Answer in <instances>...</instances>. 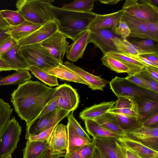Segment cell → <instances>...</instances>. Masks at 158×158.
Masks as SVG:
<instances>
[{"instance_id":"cell-1","label":"cell","mask_w":158,"mask_h":158,"mask_svg":"<svg viewBox=\"0 0 158 158\" xmlns=\"http://www.w3.org/2000/svg\"><path fill=\"white\" fill-rule=\"evenodd\" d=\"M56 90V88L29 80L19 84L14 90L10 101L18 116L25 121L26 129L39 116Z\"/></svg>"},{"instance_id":"cell-2","label":"cell","mask_w":158,"mask_h":158,"mask_svg":"<svg viewBox=\"0 0 158 158\" xmlns=\"http://www.w3.org/2000/svg\"><path fill=\"white\" fill-rule=\"evenodd\" d=\"M51 8L57 23L58 30L73 41L88 29L96 15L92 11L81 12L64 10L52 4Z\"/></svg>"},{"instance_id":"cell-3","label":"cell","mask_w":158,"mask_h":158,"mask_svg":"<svg viewBox=\"0 0 158 158\" xmlns=\"http://www.w3.org/2000/svg\"><path fill=\"white\" fill-rule=\"evenodd\" d=\"M50 0H19L16 3L17 10L26 20L43 25L55 20Z\"/></svg>"},{"instance_id":"cell-4","label":"cell","mask_w":158,"mask_h":158,"mask_svg":"<svg viewBox=\"0 0 158 158\" xmlns=\"http://www.w3.org/2000/svg\"><path fill=\"white\" fill-rule=\"evenodd\" d=\"M20 48L29 66H35L43 69L55 67L61 63L42 45L41 43L23 45Z\"/></svg>"},{"instance_id":"cell-5","label":"cell","mask_w":158,"mask_h":158,"mask_svg":"<svg viewBox=\"0 0 158 158\" xmlns=\"http://www.w3.org/2000/svg\"><path fill=\"white\" fill-rule=\"evenodd\" d=\"M110 88L118 97H127L133 99L138 98H147L158 102V94L142 89L131 82L125 78L117 76L109 82Z\"/></svg>"},{"instance_id":"cell-6","label":"cell","mask_w":158,"mask_h":158,"mask_svg":"<svg viewBox=\"0 0 158 158\" xmlns=\"http://www.w3.org/2000/svg\"><path fill=\"white\" fill-rule=\"evenodd\" d=\"M122 10L143 20L158 22V8L151 0H126Z\"/></svg>"},{"instance_id":"cell-7","label":"cell","mask_w":158,"mask_h":158,"mask_svg":"<svg viewBox=\"0 0 158 158\" xmlns=\"http://www.w3.org/2000/svg\"><path fill=\"white\" fill-rule=\"evenodd\" d=\"M22 131L21 127L13 117L0 134V158L11 155L16 149Z\"/></svg>"},{"instance_id":"cell-8","label":"cell","mask_w":158,"mask_h":158,"mask_svg":"<svg viewBox=\"0 0 158 158\" xmlns=\"http://www.w3.org/2000/svg\"><path fill=\"white\" fill-rule=\"evenodd\" d=\"M70 111L59 108L38 117L30 126L26 129L25 139L38 135L56 126L68 115Z\"/></svg>"},{"instance_id":"cell-9","label":"cell","mask_w":158,"mask_h":158,"mask_svg":"<svg viewBox=\"0 0 158 158\" xmlns=\"http://www.w3.org/2000/svg\"><path fill=\"white\" fill-rule=\"evenodd\" d=\"M139 143L158 151V127L143 126L134 130L125 131L120 136Z\"/></svg>"},{"instance_id":"cell-10","label":"cell","mask_w":158,"mask_h":158,"mask_svg":"<svg viewBox=\"0 0 158 158\" xmlns=\"http://www.w3.org/2000/svg\"><path fill=\"white\" fill-rule=\"evenodd\" d=\"M67 37L58 30L41 43L42 45L61 64L64 55L69 49Z\"/></svg>"},{"instance_id":"cell-11","label":"cell","mask_w":158,"mask_h":158,"mask_svg":"<svg viewBox=\"0 0 158 158\" xmlns=\"http://www.w3.org/2000/svg\"><path fill=\"white\" fill-rule=\"evenodd\" d=\"M59 96L58 107L64 110L72 111L78 107L79 97L77 90L68 84L64 83L56 87L53 96Z\"/></svg>"},{"instance_id":"cell-12","label":"cell","mask_w":158,"mask_h":158,"mask_svg":"<svg viewBox=\"0 0 158 158\" xmlns=\"http://www.w3.org/2000/svg\"><path fill=\"white\" fill-rule=\"evenodd\" d=\"M47 143L53 153L64 157L66 153L68 146L67 126L62 123L57 124L47 140Z\"/></svg>"},{"instance_id":"cell-13","label":"cell","mask_w":158,"mask_h":158,"mask_svg":"<svg viewBox=\"0 0 158 158\" xmlns=\"http://www.w3.org/2000/svg\"><path fill=\"white\" fill-rule=\"evenodd\" d=\"M89 30V43H93L98 48L103 55L111 51H117L112 41L113 39L115 36L111 31L106 29Z\"/></svg>"},{"instance_id":"cell-14","label":"cell","mask_w":158,"mask_h":158,"mask_svg":"<svg viewBox=\"0 0 158 158\" xmlns=\"http://www.w3.org/2000/svg\"><path fill=\"white\" fill-rule=\"evenodd\" d=\"M23 158H59L62 155L54 154L48 146L47 140L27 141L23 149Z\"/></svg>"},{"instance_id":"cell-15","label":"cell","mask_w":158,"mask_h":158,"mask_svg":"<svg viewBox=\"0 0 158 158\" xmlns=\"http://www.w3.org/2000/svg\"><path fill=\"white\" fill-rule=\"evenodd\" d=\"M58 30L55 20L49 21L28 36L18 42L20 46L41 43Z\"/></svg>"},{"instance_id":"cell-16","label":"cell","mask_w":158,"mask_h":158,"mask_svg":"<svg viewBox=\"0 0 158 158\" xmlns=\"http://www.w3.org/2000/svg\"><path fill=\"white\" fill-rule=\"evenodd\" d=\"M117 138L98 137L93 138L92 142L106 158H123L118 145Z\"/></svg>"},{"instance_id":"cell-17","label":"cell","mask_w":158,"mask_h":158,"mask_svg":"<svg viewBox=\"0 0 158 158\" xmlns=\"http://www.w3.org/2000/svg\"><path fill=\"white\" fill-rule=\"evenodd\" d=\"M121 20L127 24L131 31V34L128 37L152 40L143 20L123 10Z\"/></svg>"},{"instance_id":"cell-18","label":"cell","mask_w":158,"mask_h":158,"mask_svg":"<svg viewBox=\"0 0 158 158\" xmlns=\"http://www.w3.org/2000/svg\"><path fill=\"white\" fill-rule=\"evenodd\" d=\"M90 31L88 29L82 32L69 45L66 57L69 60L75 62L81 58L88 44Z\"/></svg>"},{"instance_id":"cell-19","label":"cell","mask_w":158,"mask_h":158,"mask_svg":"<svg viewBox=\"0 0 158 158\" xmlns=\"http://www.w3.org/2000/svg\"><path fill=\"white\" fill-rule=\"evenodd\" d=\"M64 65L79 75L88 84L89 88L93 90L103 91L108 82L99 77L87 72L81 68L75 65L73 63L67 61Z\"/></svg>"},{"instance_id":"cell-20","label":"cell","mask_w":158,"mask_h":158,"mask_svg":"<svg viewBox=\"0 0 158 158\" xmlns=\"http://www.w3.org/2000/svg\"><path fill=\"white\" fill-rule=\"evenodd\" d=\"M123 13V10L122 9L107 14H96L95 18L89 25L88 29L112 28L121 21Z\"/></svg>"},{"instance_id":"cell-21","label":"cell","mask_w":158,"mask_h":158,"mask_svg":"<svg viewBox=\"0 0 158 158\" xmlns=\"http://www.w3.org/2000/svg\"><path fill=\"white\" fill-rule=\"evenodd\" d=\"M108 112L139 117L137 104L132 98L129 97H118L116 103Z\"/></svg>"},{"instance_id":"cell-22","label":"cell","mask_w":158,"mask_h":158,"mask_svg":"<svg viewBox=\"0 0 158 158\" xmlns=\"http://www.w3.org/2000/svg\"><path fill=\"white\" fill-rule=\"evenodd\" d=\"M43 70L61 80L82 83L88 86L87 83L79 75L63 64L60 63L55 67Z\"/></svg>"},{"instance_id":"cell-23","label":"cell","mask_w":158,"mask_h":158,"mask_svg":"<svg viewBox=\"0 0 158 158\" xmlns=\"http://www.w3.org/2000/svg\"><path fill=\"white\" fill-rule=\"evenodd\" d=\"M42 25L25 20L22 23L15 26H10L6 33L18 42L28 36Z\"/></svg>"},{"instance_id":"cell-24","label":"cell","mask_w":158,"mask_h":158,"mask_svg":"<svg viewBox=\"0 0 158 158\" xmlns=\"http://www.w3.org/2000/svg\"><path fill=\"white\" fill-rule=\"evenodd\" d=\"M20 47L18 44L0 56L3 60L15 68L17 71L28 69L29 66L23 57Z\"/></svg>"},{"instance_id":"cell-25","label":"cell","mask_w":158,"mask_h":158,"mask_svg":"<svg viewBox=\"0 0 158 158\" xmlns=\"http://www.w3.org/2000/svg\"><path fill=\"white\" fill-rule=\"evenodd\" d=\"M118 139L125 147L141 158H158V151L136 141L121 136Z\"/></svg>"},{"instance_id":"cell-26","label":"cell","mask_w":158,"mask_h":158,"mask_svg":"<svg viewBox=\"0 0 158 158\" xmlns=\"http://www.w3.org/2000/svg\"><path fill=\"white\" fill-rule=\"evenodd\" d=\"M133 99L137 105L139 118L142 123L148 117L158 112L157 101L144 98Z\"/></svg>"},{"instance_id":"cell-27","label":"cell","mask_w":158,"mask_h":158,"mask_svg":"<svg viewBox=\"0 0 158 158\" xmlns=\"http://www.w3.org/2000/svg\"><path fill=\"white\" fill-rule=\"evenodd\" d=\"M116 103V101L104 102L85 108L79 114V117L83 120L94 119L109 111Z\"/></svg>"},{"instance_id":"cell-28","label":"cell","mask_w":158,"mask_h":158,"mask_svg":"<svg viewBox=\"0 0 158 158\" xmlns=\"http://www.w3.org/2000/svg\"><path fill=\"white\" fill-rule=\"evenodd\" d=\"M68 146L65 155L75 152L85 145L91 143L80 136L69 122L67 125Z\"/></svg>"},{"instance_id":"cell-29","label":"cell","mask_w":158,"mask_h":158,"mask_svg":"<svg viewBox=\"0 0 158 158\" xmlns=\"http://www.w3.org/2000/svg\"><path fill=\"white\" fill-rule=\"evenodd\" d=\"M106 54L118 60L127 66L130 70V75L139 72L147 66L135 58L123 55L117 51H111Z\"/></svg>"},{"instance_id":"cell-30","label":"cell","mask_w":158,"mask_h":158,"mask_svg":"<svg viewBox=\"0 0 158 158\" xmlns=\"http://www.w3.org/2000/svg\"><path fill=\"white\" fill-rule=\"evenodd\" d=\"M86 130L93 138L98 137L118 138L120 135L110 131L93 119L84 120Z\"/></svg>"},{"instance_id":"cell-31","label":"cell","mask_w":158,"mask_h":158,"mask_svg":"<svg viewBox=\"0 0 158 158\" xmlns=\"http://www.w3.org/2000/svg\"><path fill=\"white\" fill-rule=\"evenodd\" d=\"M31 77L29 70H18L12 74L0 77V86L19 84L30 80Z\"/></svg>"},{"instance_id":"cell-32","label":"cell","mask_w":158,"mask_h":158,"mask_svg":"<svg viewBox=\"0 0 158 158\" xmlns=\"http://www.w3.org/2000/svg\"><path fill=\"white\" fill-rule=\"evenodd\" d=\"M112 113L119 127L124 132L136 130L143 126V123L138 117Z\"/></svg>"},{"instance_id":"cell-33","label":"cell","mask_w":158,"mask_h":158,"mask_svg":"<svg viewBox=\"0 0 158 158\" xmlns=\"http://www.w3.org/2000/svg\"><path fill=\"white\" fill-rule=\"evenodd\" d=\"M93 120L103 127L120 136L124 132L119 127L115 116L112 113L108 112Z\"/></svg>"},{"instance_id":"cell-34","label":"cell","mask_w":158,"mask_h":158,"mask_svg":"<svg viewBox=\"0 0 158 158\" xmlns=\"http://www.w3.org/2000/svg\"><path fill=\"white\" fill-rule=\"evenodd\" d=\"M135 47L139 55L158 53V42L150 39H132L129 41Z\"/></svg>"},{"instance_id":"cell-35","label":"cell","mask_w":158,"mask_h":158,"mask_svg":"<svg viewBox=\"0 0 158 158\" xmlns=\"http://www.w3.org/2000/svg\"><path fill=\"white\" fill-rule=\"evenodd\" d=\"M112 41L117 52L134 58H136L139 55L134 46L126 39H121L114 37Z\"/></svg>"},{"instance_id":"cell-36","label":"cell","mask_w":158,"mask_h":158,"mask_svg":"<svg viewBox=\"0 0 158 158\" xmlns=\"http://www.w3.org/2000/svg\"><path fill=\"white\" fill-rule=\"evenodd\" d=\"M95 1L94 0H76L64 5L61 8L76 12H90L94 8Z\"/></svg>"},{"instance_id":"cell-37","label":"cell","mask_w":158,"mask_h":158,"mask_svg":"<svg viewBox=\"0 0 158 158\" xmlns=\"http://www.w3.org/2000/svg\"><path fill=\"white\" fill-rule=\"evenodd\" d=\"M28 69L35 77L50 87L59 85L57 78L43 70L33 66H29Z\"/></svg>"},{"instance_id":"cell-38","label":"cell","mask_w":158,"mask_h":158,"mask_svg":"<svg viewBox=\"0 0 158 158\" xmlns=\"http://www.w3.org/2000/svg\"><path fill=\"white\" fill-rule=\"evenodd\" d=\"M102 64L111 70L118 73H126L130 75L129 68L118 60L106 54L101 58Z\"/></svg>"},{"instance_id":"cell-39","label":"cell","mask_w":158,"mask_h":158,"mask_svg":"<svg viewBox=\"0 0 158 158\" xmlns=\"http://www.w3.org/2000/svg\"><path fill=\"white\" fill-rule=\"evenodd\" d=\"M0 13L2 18L10 26H15L23 22L25 20L17 10H0Z\"/></svg>"},{"instance_id":"cell-40","label":"cell","mask_w":158,"mask_h":158,"mask_svg":"<svg viewBox=\"0 0 158 158\" xmlns=\"http://www.w3.org/2000/svg\"><path fill=\"white\" fill-rule=\"evenodd\" d=\"M13 110L8 103L0 99V134L10 120Z\"/></svg>"},{"instance_id":"cell-41","label":"cell","mask_w":158,"mask_h":158,"mask_svg":"<svg viewBox=\"0 0 158 158\" xmlns=\"http://www.w3.org/2000/svg\"><path fill=\"white\" fill-rule=\"evenodd\" d=\"M94 146L92 142L84 145L75 152L65 155L64 157L65 158H92Z\"/></svg>"},{"instance_id":"cell-42","label":"cell","mask_w":158,"mask_h":158,"mask_svg":"<svg viewBox=\"0 0 158 158\" xmlns=\"http://www.w3.org/2000/svg\"><path fill=\"white\" fill-rule=\"evenodd\" d=\"M144 68L136 74L146 84L150 91L158 94V81L152 77L146 71Z\"/></svg>"},{"instance_id":"cell-43","label":"cell","mask_w":158,"mask_h":158,"mask_svg":"<svg viewBox=\"0 0 158 158\" xmlns=\"http://www.w3.org/2000/svg\"><path fill=\"white\" fill-rule=\"evenodd\" d=\"M73 112V111H72L67 116L68 122L78 135L89 142L92 143V139L75 118Z\"/></svg>"},{"instance_id":"cell-44","label":"cell","mask_w":158,"mask_h":158,"mask_svg":"<svg viewBox=\"0 0 158 158\" xmlns=\"http://www.w3.org/2000/svg\"><path fill=\"white\" fill-rule=\"evenodd\" d=\"M113 32L121 36L123 39H126L131 34V31L127 24L124 21H120L115 24L111 28Z\"/></svg>"},{"instance_id":"cell-45","label":"cell","mask_w":158,"mask_h":158,"mask_svg":"<svg viewBox=\"0 0 158 158\" xmlns=\"http://www.w3.org/2000/svg\"><path fill=\"white\" fill-rule=\"evenodd\" d=\"M59 98V96H52L51 99L45 106L38 117L59 109L57 106Z\"/></svg>"},{"instance_id":"cell-46","label":"cell","mask_w":158,"mask_h":158,"mask_svg":"<svg viewBox=\"0 0 158 158\" xmlns=\"http://www.w3.org/2000/svg\"><path fill=\"white\" fill-rule=\"evenodd\" d=\"M143 21L152 40L158 42V22H152Z\"/></svg>"},{"instance_id":"cell-47","label":"cell","mask_w":158,"mask_h":158,"mask_svg":"<svg viewBox=\"0 0 158 158\" xmlns=\"http://www.w3.org/2000/svg\"><path fill=\"white\" fill-rule=\"evenodd\" d=\"M18 42L11 36L0 44V57L18 44Z\"/></svg>"},{"instance_id":"cell-48","label":"cell","mask_w":158,"mask_h":158,"mask_svg":"<svg viewBox=\"0 0 158 158\" xmlns=\"http://www.w3.org/2000/svg\"><path fill=\"white\" fill-rule=\"evenodd\" d=\"M56 126L44 131L41 133L29 137L27 140L30 141H44L47 140Z\"/></svg>"},{"instance_id":"cell-49","label":"cell","mask_w":158,"mask_h":158,"mask_svg":"<svg viewBox=\"0 0 158 158\" xmlns=\"http://www.w3.org/2000/svg\"><path fill=\"white\" fill-rule=\"evenodd\" d=\"M125 78L128 81L139 87L146 90H149L146 84L136 74L129 75Z\"/></svg>"},{"instance_id":"cell-50","label":"cell","mask_w":158,"mask_h":158,"mask_svg":"<svg viewBox=\"0 0 158 158\" xmlns=\"http://www.w3.org/2000/svg\"><path fill=\"white\" fill-rule=\"evenodd\" d=\"M117 142L123 158H141L131 150L125 147L118 140V139Z\"/></svg>"},{"instance_id":"cell-51","label":"cell","mask_w":158,"mask_h":158,"mask_svg":"<svg viewBox=\"0 0 158 158\" xmlns=\"http://www.w3.org/2000/svg\"><path fill=\"white\" fill-rule=\"evenodd\" d=\"M144 68L152 77L158 81V68L148 65L145 67Z\"/></svg>"},{"instance_id":"cell-52","label":"cell","mask_w":158,"mask_h":158,"mask_svg":"<svg viewBox=\"0 0 158 158\" xmlns=\"http://www.w3.org/2000/svg\"><path fill=\"white\" fill-rule=\"evenodd\" d=\"M158 121V112L151 116L143 123V126L149 127L157 124Z\"/></svg>"},{"instance_id":"cell-53","label":"cell","mask_w":158,"mask_h":158,"mask_svg":"<svg viewBox=\"0 0 158 158\" xmlns=\"http://www.w3.org/2000/svg\"><path fill=\"white\" fill-rule=\"evenodd\" d=\"M140 55L146 58L158 66V53H149Z\"/></svg>"},{"instance_id":"cell-54","label":"cell","mask_w":158,"mask_h":158,"mask_svg":"<svg viewBox=\"0 0 158 158\" xmlns=\"http://www.w3.org/2000/svg\"><path fill=\"white\" fill-rule=\"evenodd\" d=\"M17 70L9 64L8 63L0 57V72Z\"/></svg>"},{"instance_id":"cell-55","label":"cell","mask_w":158,"mask_h":158,"mask_svg":"<svg viewBox=\"0 0 158 158\" xmlns=\"http://www.w3.org/2000/svg\"><path fill=\"white\" fill-rule=\"evenodd\" d=\"M92 158H106L100 150L97 147L94 145Z\"/></svg>"},{"instance_id":"cell-56","label":"cell","mask_w":158,"mask_h":158,"mask_svg":"<svg viewBox=\"0 0 158 158\" xmlns=\"http://www.w3.org/2000/svg\"><path fill=\"white\" fill-rule=\"evenodd\" d=\"M6 30H0V44L10 37V35L6 33Z\"/></svg>"},{"instance_id":"cell-57","label":"cell","mask_w":158,"mask_h":158,"mask_svg":"<svg viewBox=\"0 0 158 158\" xmlns=\"http://www.w3.org/2000/svg\"><path fill=\"white\" fill-rule=\"evenodd\" d=\"M10 27L4 19H0V30H6Z\"/></svg>"},{"instance_id":"cell-58","label":"cell","mask_w":158,"mask_h":158,"mask_svg":"<svg viewBox=\"0 0 158 158\" xmlns=\"http://www.w3.org/2000/svg\"><path fill=\"white\" fill-rule=\"evenodd\" d=\"M122 0H99L98 1L101 3L105 4H109L114 5L117 4Z\"/></svg>"},{"instance_id":"cell-59","label":"cell","mask_w":158,"mask_h":158,"mask_svg":"<svg viewBox=\"0 0 158 158\" xmlns=\"http://www.w3.org/2000/svg\"><path fill=\"white\" fill-rule=\"evenodd\" d=\"M5 158H12V156H11V155H10L7 156V157H6Z\"/></svg>"},{"instance_id":"cell-60","label":"cell","mask_w":158,"mask_h":158,"mask_svg":"<svg viewBox=\"0 0 158 158\" xmlns=\"http://www.w3.org/2000/svg\"><path fill=\"white\" fill-rule=\"evenodd\" d=\"M0 19H3L2 18V16L0 14Z\"/></svg>"},{"instance_id":"cell-61","label":"cell","mask_w":158,"mask_h":158,"mask_svg":"<svg viewBox=\"0 0 158 158\" xmlns=\"http://www.w3.org/2000/svg\"></svg>"}]
</instances>
